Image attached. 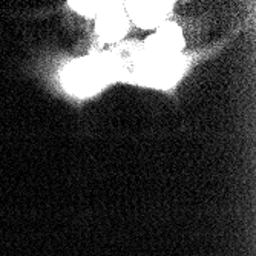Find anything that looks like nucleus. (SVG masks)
Returning a JSON list of instances; mask_svg holds the SVG:
<instances>
[{"mask_svg":"<svg viewBox=\"0 0 256 256\" xmlns=\"http://www.w3.org/2000/svg\"><path fill=\"white\" fill-rule=\"evenodd\" d=\"M140 77L154 86H169L182 71V60L172 52H164L148 46L138 64Z\"/></svg>","mask_w":256,"mask_h":256,"instance_id":"obj_2","label":"nucleus"},{"mask_svg":"<svg viewBox=\"0 0 256 256\" xmlns=\"http://www.w3.org/2000/svg\"><path fill=\"white\" fill-rule=\"evenodd\" d=\"M74 10H77L78 12L84 14V16H96V14H102L109 4L106 2H74L71 4Z\"/></svg>","mask_w":256,"mask_h":256,"instance_id":"obj_5","label":"nucleus"},{"mask_svg":"<svg viewBox=\"0 0 256 256\" xmlns=\"http://www.w3.org/2000/svg\"><path fill=\"white\" fill-rule=\"evenodd\" d=\"M172 4L170 2H128L126 10L135 23L142 28L155 26L162 18Z\"/></svg>","mask_w":256,"mask_h":256,"instance_id":"obj_4","label":"nucleus"},{"mask_svg":"<svg viewBox=\"0 0 256 256\" xmlns=\"http://www.w3.org/2000/svg\"><path fill=\"white\" fill-rule=\"evenodd\" d=\"M98 34L104 40H118L128 30V17L118 4H109L108 8L100 14L98 23Z\"/></svg>","mask_w":256,"mask_h":256,"instance_id":"obj_3","label":"nucleus"},{"mask_svg":"<svg viewBox=\"0 0 256 256\" xmlns=\"http://www.w3.org/2000/svg\"><path fill=\"white\" fill-rule=\"evenodd\" d=\"M112 60H83L72 64L66 72V86L77 96L96 92L114 74Z\"/></svg>","mask_w":256,"mask_h":256,"instance_id":"obj_1","label":"nucleus"}]
</instances>
